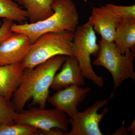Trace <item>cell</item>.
<instances>
[{
    "mask_svg": "<svg viewBox=\"0 0 135 135\" xmlns=\"http://www.w3.org/2000/svg\"><path fill=\"white\" fill-rule=\"evenodd\" d=\"M0 18L23 24L28 20L25 10L13 0H0Z\"/></svg>",
    "mask_w": 135,
    "mask_h": 135,
    "instance_id": "obj_15",
    "label": "cell"
},
{
    "mask_svg": "<svg viewBox=\"0 0 135 135\" xmlns=\"http://www.w3.org/2000/svg\"><path fill=\"white\" fill-rule=\"evenodd\" d=\"M91 90L89 87L71 85L57 90L53 95L49 96L47 102L70 118H73L79 112L77 106L84 101Z\"/></svg>",
    "mask_w": 135,
    "mask_h": 135,
    "instance_id": "obj_8",
    "label": "cell"
},
{
    "mask_svg": "<svg viewBox=\"0 0 135 135\" xmlns=\"http://www.w3.org/2000/svg\"><path fill=\"white\" fill-rule=\"evenodd\" d=\"M113 42L122 54L135 50V18L122 19L116 28Z\"/></svg>",
    "mask_w": 135,
    "mask_h": 135,
    "instance_id": "obj_13",
    "label": "cell"
},
{
    "mask_svg": "<svg viewBox=\"0 0 135 135\" xmlns=\"http://www.w3.org/2000/svg\"><path fill=\"white\" fill-rule=\"evenodd\" d=\"M61 67L60 71L55 75L50 88L57 91L71 85L81 86L84 85V75L74 57L66 56Z\"/></svg>",
    "mask_w": 135,
    "mask_h": 135,
    "instance_id": "obj_11",
    "label": "cell"
},
{
    "mask_svg": "<svg viewBox=\"0 0 135 135\" xmlns=\"http://www.w3.org/2000/svg\"><path fill=\"white\" fill-rule=\"evenodd\" d=\"M13 1L25 8L31 23L43 20L54 13L52 5L55 0Z\"/></svg>",
    "mask_w": 135,
    "mask_h": 135,
    "instance_id": "obj_14",
    "label": "cell"
},
{
    "mask_svg": "<svg viewBox=\"0 0 135 135\" xmlns=\"http://www.w3.org/2000/svg\"><path fill=\"white\" fill-rule=\"evenodd\" d=\"M116 15L122 19L135 18V6H119L113 4H106Z\"/></svg>",
    "mask_w": 135,
    "mask_h": 135,
    "instance_id": "obj_18",
    "label": "cell"
},
{
    "mask_svg": "<svg viewBox=\"0 0 135 135\" xmlns=\"http://www.w3.org/2000/svg\"><path fill=\"white\" fill-rule=\"evenodd\" d=\"M96 58L92 64L103 66L110 73L113 79L114 89L120 86L128 79L135 80L134 61L135 50L122 54L114 42L106 41L101 38Z\"/></svg>",
    "mask_w": 135,
    "mask_h": 135,
    "instance_id": "obj_4",
    "label": "cell"
},
{
    "mask_svg": "<svg viewBox=\"0 0 135 135\" xmlns=\"http://www.w3.org/2000/svg\"><path fill=\"white\" fill-rule=\"evenodd\" d=\"M73 48L74 57L84 78L90 80L98 86L103 87L104 79L95 73L92 67L90 56L96 55L99 45L97 42L95 32L88 22L78 26L74 32Z\"/></svg>",
    "mask_w": 135,
    "mask_h": 135,
    "instance_id": "obj_5",
    "label": "cell"
},
{
    "mask_svg": "<svg viewBox=\"0 0 135 135\" xmlns=\"http://www.w3.org/2000/svg\"><path fill=\"white\" fill-rule=\"evenodd\" d=\"M108 103L107 99H100L83 112H79L74 117L69 120L71 129L64 135H103L99 125L108 109L105 108L101 113L98 112Z\"/></svg>",
    "mask_w": 135,
    "mask_h": 135,
    "instance_id": "obj_7",
    "label": "cell"
},
{
    "mask_svg": "<svg viewBox=\"0 0 135 135\" xmlns=\"http://www.w3.org/2000/svg\"><path fill=\"white\" fill-rule=\"evenodd\" d=\"M17 113L12 101L5 99L0 94V124H14Z\"/></svg>",
    "mask_w": 135,
    "mask_h": 135,
    "instance_id": "obj_17",
    "label": "cell"
},
{
    "mask_svg": "<svg viewBox=\"0 0 135 135\" xmlns=\"http://www.w3.org/2000/svg\"><path fill=\"white\" fill-rule=\"evenodd\" d=\"M2 24V23H1V22H0V26Z\"/></svg>",
    "mask_w": 135,
    "mask_h": 135,
    "instance_id": "obj_20",
    "label": "cell"
},
{
    "mask_svg": "<svg viewBox=\"0 0 135 135\" xmlns=\"http://www.w3.org/2000/svg\"><path fill=\"white\" fill-rule=\"evenodd\" d=\"M66 57L61 55L55 56L33 69H25L20 84L12 98L17 112L23 110L31 99L32 106L45 108L54 77Z\"/></svg>",
    "mask_w": 135,
    "mask_h": 135,
    "instance_id": "obj_1",
    "label": "cell"
},
{
    "mask_svg": "<svg viewBox=\"0 0 135 135\" xmlns=\"http://www.w3.org/2000/svg\"><path fill=\"white\" fill-rule=\"evenodd\" d=\"M122 20L105 5L99 7H92L88 22L102 38L113 42L116 28Z\"/></svg>",
    "mask_w": 135,
    "mask_h": 135,
    "instance_id": "obj_10",
    "label": "cell"
},
{
    "mask_svg": "<svg viewBox=\"0 0 135 135\" xmlns=\"http://www.w3.org/2000/svg\"><path fill=\"white\" fill-rule=\"evenodd\" d=\"M15 123H23L32 126L40 131V135H49L55 129L68 131L69 121L66 114L55 109L32 107L17 113Z\"/></svg>",
    "mask_w": 135,
    "mask_h": 135,
    "instance_id": "obj_6",
    "label": "cell"
},
{
    "mask_svg": "<svg viewBox=\"0 0 135 135\" xmlns=\"http://www.w3.org/2000/svg\"><path fill=\"white\" fill-rule=\"evenodd\" d=\"M40 135L39 129L27 124H0V135Z\"/></svg>",
    "mask_w": 135,
    "mask_h": 135,
    "instance_id": "obj_16",
    "label": "cell"
},
{
    "mask_svg": "<svg viewBox=\"0 0 135 135\" xmlns=\"http://www.w3.org/2000/svg\"><path fill=\"white\" fill-rule=\"evenodd\" d=\"M74 32L44 34L31 45L22 62L26 69H32L55 56L74 57Z\"/></svg>",
    "mask_w": 135,
    "mask_h": 135,
    "instance_id": "obj_3",
    "label": "cell"
},
{
    "mask_svg": "<svg viewBox=\"0 0 135 135\" xmlns=\"http://www.w3.org/2000/svg\"><path fill=\"white\" fill-rule=\"evenodd\" d=\"M31 44L26 35L13 32L0 43V66L23 62Z\"/></svg>",
    "mask_w": 135,
    "mask_h": 135,
    "instance_id": "obj_9",
    "label": "cell"
},
{
    "mask_svg": "<svg viewBox=\"0 0 135 135\" xmlns=\"http://www.w3.org/2000/svg\"><path fill=\"white\" fill-rule=\"evenodd\" d=\"M0 27V43L13 32L11 28L14 22L7 19H3Z\"/></svg>",
    "mask_w": 135,
    "mask_h": 135,
    "instance_id": "obj_19",
    "label": "cell"
},
{
    "mask_svg": "<svg viewBox=\"0 0 135 135\" xmlns=\"http://www.w3.org/2000/svg\"><path fill=\"white\" fill-rule=\"evenodd\" d=\"M25 70L22 63L0 66V94L5 99L11 101Z\"/></svg>",
    "mask_w": 135,
    "mask_h": 135,
    "instance_id": "obj_12",
    "label": "cell"
},
{
    "mask_svg": "<svg viewBox=\"0 0 135 135\" xmlns=\"http://www.w3.org/2000/svg\"><path fill=\"white\" fill-rule=\"evenodd\" d=\"M53 15L36 23L21 24L13 23V32L23 34L29 38L31 44L40 36L49 32H74L79 24V15L73 0H55L52 5Z\"/></svg>",
    "mask_w": 135,
    "mask_h": 135,
    "instance_id": "obj_2",
    "label": "cell"
}]
</instances>
